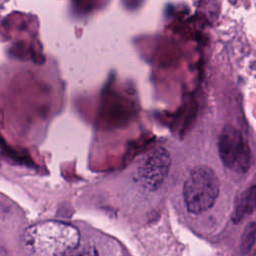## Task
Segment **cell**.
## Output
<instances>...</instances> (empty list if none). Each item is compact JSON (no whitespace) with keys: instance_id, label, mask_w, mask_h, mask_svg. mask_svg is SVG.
<instances>
[{"instance_id":"cell-7","label":"cell","mask_w":256,"mask_h":256,"mask_svg":"<svg viewBox=\"0 0 256 256\" xmlns=\"http://www.w3.org/2000/svg\"><path fill=\"white\" fill-rule=\"evenodd\" d=\"M255 242V223L251 222L245 229L241 240V251L243 253L249 252Z\"/></svg>"},{"instance_id":"cell-5","label":"cell","mask_w":256,"mask_h":256,"mask_svg":"<svg viewBox=\"0 0 256 256\" xmlns=\"http://www.w3.org/2000/svg\"><path fill=\"white\" fill-rule=\"evenodd\" d=\"M254 186H252L251 189L241 197L234 213V219H242L245 214L252 212L254 210Z\"/></svg>"},{"instance_id":"cell-1","label":"cell","mask_w":256,"mask_h":256,"mask_svg":"<svg viewBox=\"0 0 256 256\" xmlns=\"http://www.w3.org/2000/svg\"><path fill=\"white\" fill-rule=\"evenodd\" d=\"M76 227L61 221H44L31 226L26 232V242L35 251L60 256L79 244Z\"/></svg>"},{"instance_id":"cell-2","label":"cell","mask_w":256,"mask_h":256,"mask_svg":"<svg viewBox=\"0 0 256 256\" xmlns=\"http://www.w3.org/2000/svg\"><path fill=\"white\" fill-rule=\"evenodd\" d=\"M220 189L219 178L208 166L193 168L183 185V198L189 212L198 214L210 209Z\"/></svg>"},{"instance_id":"cell-3","label":"cell","mask_w":256,"mask_h":256,"mask_svg":"<svg viewBox=\"0 0 256 256\" xmlns=\"http://www.w3.org/2000/svg\"><path fill=\"white\" fill-rule=\"evenodd\" d=\"M218 151L222 163L236 172L250 167V150L241 133L233 126H225L218 139Z\"/></svg>"},{"instance_id":"cell-6","label":"cell","mask_w":256,"mask_h":256,"mask_svg":"<svg viewBox=\"0 0 256 256\" xmlns=\"http://www.w3.org/2000/svg\"><path fill=\"white\" fill-rule=\"evenodd\" d=\"M60 256H98V252L91 244H77Z\"/></svg>"},{"instance_id":"cell-4","label":"cell","mask_w":256,"mask_h":256,"mask_svg":"<svg viewBox=\"0 0 256 256\" xmlns=\"http://www.w3.org/2000/svg\"><path fill=\"white\" fill-rule=\"evenodd\" d=\"M171 165L169 153L164 148L149 152L139 163L135 180L144 189L157 190L166 179Z\"/></svg>"}]
</instances>
